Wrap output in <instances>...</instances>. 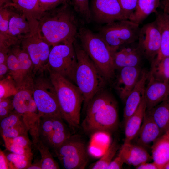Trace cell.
Masks as SVG:
<instances>
[{
    "mask_svg": "<svg viewBox=\"0 0 169 169\" xmlns=\"http://www.w3.org/2000/svg\"><path fill=\"white\" fill-rule=\"evenodd\" d=\"M56 91L61 117L74 131L79 126L82 95L77 86L65 77L48 69Z\"/></svg>",
    "mask_w": 169,
    "mask_h": 169,
    "instance_id": "cell-4",
    "label": "cell"
},
{
    "mask_svg": "<svg viewBox=\"0 0 169 169\" xmlns=\"http://www.w3.org/2000/svg\"><path fill=\"white\" fill-rule=\"evenodd\" d=\"M29 129L26 124L18 127L8 128L0 131L3 137L14 138L19 136H28Z\"/></svg>",
    "mask_w": 169,
    "mask_h": 169,
    "instance_id": "cell-39",
    "label": "cell"
},
{
    "mask_svg": "<svg viewBox=\"0 0 169 169\" xmlns=\"http://www.w3.org/2000/svg\"><path fill=\"white\" fill-rule=\"evenodd\" d=\"M147 79L148 83L144 92L146 110L167 100L169 97V80L156 79L149 73Z\"/></svg>",
    "mask_w": 169,
    "mask_h": 169,
    "instance_id": "cell-13",
    "label": "cell"
},
{
    "mask_svg": "<svg viewBox=\"0 0 169 169\" xmlns=\"http://www.w3.org/2000/svg\"><path fill=\"white\" fill-rule=\"evenodd\" d=\"M149 74L156 79L169 80V57L158 62L152 61Z\"/></svg>",
    "mask_w": 169,
    "mask_h": 169,
    "instance_id": "cell-29",
    "label": "cell"
},
{
    "mask_svg": "<svg viewBox=\"0 0 169 169\" xmlns=\"http://www.w3.org/2000/svg\"><path fill=\"white\" fill-rule=\"evenodd\" d=\"M142 56L137 45L136 47L123 46L113 54L115 69L126 67L138 66Z\"/></svg>",
    "mask_w": 169,
    "mask_h": 169,
    "instance_id": "cell-18",
    "label": "cell"
},
{
    "mask_svg": "<svg viewBox=\"0 0 169 169\" xmlns=\"http://www.w3.org/2000/svg\"><path fill=\"white\" fill-rule=\"evenodd\" d=\"M135 167L137 169H159L157 165L154 162L152 163L144 162Z\"/></svg>",
    "mask_w": 169,
    "mask_h": 169,
    "instance_id": "cell-45",
    "label": "cell"
},
{
    "mask_svg": "<svg viewBox=\"0 0 169 169\" xmlns=\"http://www.w3.org/2000/svg\"><path fill=\"white\" fill-rule=\"evenodd\" d=\"M10 8L2 5L0 8V44L11 47L17 44L18 39L11 36L9 32Z\"/></svg>",
    "mask_w": 169,
    "mask_h": 169,
    "instance_id": "cell-26",
    "label": "cell"
},
{
    "mask_svg": "<svg viewBox=\"0 0 169 169\" xmlns=\"http://www.w3.org/2000/svg\"><path fill=\"white\" fill-rule=\"evenodd\" d=\"M33 95L40 117L62 118L55 88L49 78L44 76V74L34 79Z\"/></svg>",
    "mask_w": 169,
    "mask_h": 169,
    "instance_id": "cell-7",
    "label": "cell"
},
{
    "mask_svg": "<svg viewBox=\"0 0 169 169\" xmlns=\"http://www.w3.org/2000/svg\"><path fill=\"white\" fill-rule=\"evenodd\" d=\"M9 71L7 62L0 64V78L2 79L3 76Z\"/></svg>",
    "mask_w": 169,
    "mask_h": 169,
    "instance_id": "cell-47",
    "label": "cell"
},
{
    "mask_svg": "<svg viewBox=\"0 0 169 169\" xmlns=\"http://www.w3.org/2000/svg\"><path fill=\"white\" fill-rule=\"evenodd\" d=\"M54 151L64 168L84 169L88 163L85 144L76 135H71Z\"/></svg>",
    "mask_w": 169,
    "mask_h": 169,
    "instance_id": "cell-8",
    "label": "cell"
},
{
    "mask_svg": "<svg viewBox=\"0 0 169 169\" xmlns=\"http://www.w3.org/2000/svg\"><path fill=\"white\" fill-rule=\"evenodd\" d=\"M146 112L152 117L161 132H165L169 128V103L164 101Z\"/></svg>",
    "mask_w": 169,
    "mask_h": 169,
    "instance_id": "cell-28",
    "label": "cell"
},
{
    "mask_svg": "<svg viewBox=\"0 0 169 169\" xmlns=\"http://www.w3.org/2000/svg\"><path fill=\"white\" fill-rule=\"evenodd\" d=\"M11 48L17 55L19 62V77L18 88L29 78L33 76V64L27 51L21 47L19 43L13 46Z\"/></svg>",
    "mask_w": 169,
    "mask_h": 169,
    "instance_id": "cell-24",
    "label": "cell"
},
{
    "mask_svg": "<svg viewBox=\"0 0 169 169\" xmlns=\"http://www.w3.org/2000/svg\"><path fill=\"white\" fill-rule=\"evenodd\" d=\"M0 169H9V163L6 156L3 151L0 150Z\"/></svg>",
    "mask_w": 169,
    "mask_h": 169,
    "instance_id": "cell-44",
    "label": "cell"
},
{
    "mask_svg": "<svg viewBox=\"0 0 169 169\" xmlns=\"http://www.w3.org/2000/svg\"><path fill=\"white\" fill-rule=\"evenodd\" d=\"M164 10L169 9V0H163Z\"/></svg>",
    "mask_w": 169,
    "mask_h": 169,
    "instance_id": "cell-49",
    "label": "cell"
},
{
    "mask_svg": "<svg viewBox=\"0 0 169 169\" xmlns=\"http://www.w3.org/2000/svg\"><path fill=\"white\" fill-rule=\"evenodd\" d=\"M86 110V116L82 125L86 132H107L117 127L118 123L117 103L112 95L105 89L94 96Z\"/></svg>",
    "mask_w": 169,
    "mask_h": 169,
    "instance_id": "cell-2",
    "label": "cell"
},
{
    "mask_svg": "<svg viewBox=\"0 0 169 169\" xmlns=\"http://www.w3.org/2000/svg\"><path fill=\"white\" fill-rule=\"evenodd\" d=\"M71 135L68 131L63 132L54 131L49 139L46 146L49 148H52L54 150L60 146Z\"/></svg>",
    "mask_w": 169,
    "mask_h": 169,
    "instance_id": "cell-38",
    "label": "cell"
},
{
    "mask_svg": "<svg viewBox=\"0 0 169 169\" xmlns=\"http://www.w3.org/2000/svg\"><path fill=\"white\" fill-rule=\"evenodd\" d=\"M137 46L143 56L152 62L156 58L161 45V34L156 20L141 28Z\"/></svg>",
    "mask_w": 169,
    "mask_h": 169,
    "instance_id": "cell-11",
    "label": "cell"
},
{
    "mask_svg": "<svg viewBox=\"0 0 169 169\" xmlns=\"http://www.w3.org/2000/svg\"><path fill=\"white\" fill-rule=\"evenodd\" d=\"M119 148L117 140H114L100 158L91 167L92 169H107Z\"/></svg>",
    "mask_w": 169,
    "mask_h": 169,
    "instance_id": "cell-31",
    "label": "cell"
},
{
    "mask_svg": "<svg viewBox=\"0 0 169 169\" xmlns=\"http://www.w3.org/2000/svg\"><path fill=\"white\" fill-rule=\"evenodd\" d=\"M124 162L121 157L118 156L110 163L107 169H120L123 168Z\"/></svg>",
    "mask_w": 169,
    "mask_h": 169,
    "instance_id": "cell-43",
    "label": "cell"
},
{
    "mask_svg": "<svg viewBox=\"0 0 169 169\" xmlns=\"http://www.w3.org/2000/svg\"><path fill=\"white\" fill-rule=\"evenodd\" d=\"M164 169H169V162L165 165L164 167Z\"/></svg>",
    "mask_w": 169,
    "mask_h": 169,
    "instance_id": "cell-51",
    "label": "cell"
},
{
    "mask_svg": "<svg viewBox=\"0 0 169 169\" xmlns=\"http://www.w3.org/2000/svg\"><path fill=\"white\" fill-rule=\"evenodd\" d=\"M138 66L126 67L120 69L115 88L120 98L125 101L140 76L141 72Z\"/></svg>",
    "mask_w": 169,
    "mask_h": 169,
    "instance_id": "cell-14",
    "label": "cell"
},
{
    "mask_svg": "<svg viewBox=\"0 0 169 169\" xmlns=\"http://www.w3.org/2000/svg\"><path fill=\"white\" fill-rule=\"evenodd\" d=\"M162 133L151 116L146 111L140 129L132 140L135 143L133 144L145 148L151 143H153Z\"/></svg>",
    "mask_w": 169,
    "mask_h": 169,
    "instance_id": "cell-15",
    "label": "cell"
},
{
    "mask_svg": "<svg viewBox=\"0 0 169 169\" xmlns=\"http://www.w3.org/2000/svg\"><path fill=\"white\" fill-rule=\"evenodd\" d=\"M4 5L12 6L24 14L34 30H37L38 20L43 14L39 0H17L14 3H8Z\"/></svg>",
    "mask_w": 169,
    "mask_h": 169,
    "instance_id": "cell-21",
    "label": "cell"
},
{
    "mask_svg": "<svg viewBox=\"0 0 169 169\" xmlns=\"http://www.w3.org/2000/svg\"><path fill=\"white\" fill-rule=\"evenodd\" d=\"M70 3L76 14L84 21L90 23L92 18L89 0H71Z\"/></svg>",
    "mask_w": 169,
    "mask_h": 169,
    "instance_id": "cell-34",
    "label": "cell"
},
{
    "mask_svg": "<svg viewBox=\"0 0 169 169\" xmlns=\"http://www.w3.org/2000/svg\"><path fill=\"white\" fill-rule=\"evenodd\" d=\"M27 169H42L40 160L32 163Z\"/></svg>",
    "mask_w": 169,
    "mask_h": 169,
    "instance_id": "cell-48",
    "label": "cell"
},
{
    "mask_svg": "<svg viewBox=\"0 0 169 169\" xmlns=\"http://www.w3.org/2000/svg\"><path fill=\"white\" fill-rule=\"evenodd\" d=\"M6 62L9 69V75L13 78L18 88L19 85V62L17 55L11 48Z\"/></svg>",
    "mask_w": 169,
    "mask_h": 169,
    "instance_id": "cell-35",
    "label": "cell"
},
{
    "mask_svg": "<svg viewBox=\"0 0 169 169\" xmlns=\"http://www.w3.org/2000/svg\"><path fill=\"white\" fill-rule=\"evenodd\" d=\"M153 143L152 158L159 169L169 162V128Z\"/></svg>",
    "mask_w": 169,
    "mask_h": 169,
    "instance_id": "cell-23",
    "label": "cell"
},
{
    "mask_svg": "<svg viewBox=\"0 0 169 169\" xmlns=\"http://www.w3.org/2000/svg\"><path fill=\"white\" fill-rule=\"evenodd\" d=\"M161 0H138L136 8L128 18L140 24L150 14L157 12Z\"/></svg>",
    "mask_w": 169,
    "mask_h": 169,
    "instance_id": "cell-25",
    "label": "cell"
},
{
    "mask_svg": "<svg viewBox=\"0 0 169 169\" xmlns=\"http://www.w3.org/2000/svg\"><path fill=\"white\" fill-rule=\"evenodd\" d=\"M18 88L13 78L9 75L0 81V99L14 96L17 92Z\"/></svg>",
    "mask_w": 169,
    "mask_h": 169,
    "instance_id": "cell-37",
    "label": "cell"
},
{
    "mask_svg": "<svg viewBox=\"0 0 169 169\" xmlns=\"http://www.w3.org/2000/svg\"><path fill=\"white\" fill-rule=\"evenodd\" d=\"M138 0H119V2L127 19L135 10Z\"/></svg>",
    "mask_w": 169,
    "mask_h": 169,
    "instance_id": "cell-42",
    "label": "cell"
},
{
    "mask_svg": "<svg viewBox=\"0 0 169 169\" xmlns=\"http://www.w3.org/2000/svg\"><path fill=\"white\" fill-rule=\"evenodd\" d=\"M146 110L144 94L136 111L125 122V140L124 143L131 142L139 131Z\"/></svg>",
    "mask_w": 169,
    "mask_h": 169,
    "instance_id": "cell-20",
    "label": "cell"
},
{
    "mask_svg": "<svg viewBox=\"0 0 169 169\" xmlns=\"http://www.w3.org/2000/svg\"><path fill=\"white\" fill-rule=\"evenodd\" d=\"M8 6L10 8L9 32L11 36L19 39L37 31L34 30L24 14L12 6Z\"/></svg>",
    "mask_w": 169,
    "mask_h": 169,
    "instance_id": "cell-19",
    "label": "cell"
},
{
    "mask_svg": "<svg viewBox=\"0 0 169 169\" xmlns=\"http://www.w3.org/2000/svg\"><path fill=\"white\" fill-rule=\"evenodd\" d=\"M167 101H168V103H169V97L168 100Z\"/></svg>",
    "mask_w": 169,
    "mask_h": 169,
    "instance_id": "cell-53",
    "label": "cell"
},
{
    "mask_svg": "<svg viewBox=\"0 0 169 169\" xmlns=\"http://www.w3.org/2000/svg\"><path fill=\"white\" fill-rule=\"evenodd\" d=\"M10 152L5 154L9 169H27L31 164L32 156Z\"/></svg>",
    "mask_w": 169,
    "mask_h": 169,
    "instance_id": "cell-32",
    "label": "cell"
},
{
    "mask_svg": "<svg viewBox=\"0 0 169 169\" xmlns=\"http://www.w3.org/2000/svg\"><path fill=\"white\" fill-rule=\"evenodd\" d=\"M73 44L62 43L52 47L49 57L48 70L74 83L77 59Z\"/></svg>",
    "mask_w": 169,
    "mask_h": 169,
    "instance_id": "cell-9",
    "label": "cell"
},
{
    "mask_svg": "<svg viewBox=\"0 0 169 169\" xmlns=\"http://www.w3.org/2000/svg\"><path fill=\"white\" fill-rule=\"evenodd\" d=\"M17 0H0V3L3 4H6L8 3H14Z\"/></svg>",
    "mask_w": 169,
    "mask_h": 169,
    "instance_id": "cell-50",
    "label": "cell"
},
{
    "mask_svg": "<svg viewBox=\"0 0 169 169\" xmlns=\"http://www.w3.org/2000/svg\"><path fill=\"white\" fill-rule=\"evenodd\" d=\"M19 43L31 58L33 64V74H43L48 70L51 46L40 36L37 31L19 38Z\"/></svg>",
    "mask_w": 169,
    "mask_h": 169,
    "instance_id": "cell-10",
    "label": "cell"
},
{
    "mask_svg": "<svg viewBox=\"0 0 169 169\" xmlns=\"http://www.w3.org/2000/svg\"><path fill=\"white\" fill-rule=\"evenodd\" d=\"M155 19L161 34V45L158 53L153 61L158 62L169 57V19L167 13L157 12Z\"/></svg>",
    "mask_w": 169,
    "mask_h": 169,
    "instance_id": "cell-22",
    "label": "cell"
},
{
    "mask_svg": "<svg viewBox=\"0 0 169 169\" xmlns=\"http://www.w3.org/2000/svg\"><path fill=\"white\" fill-rule=\"evenodd\" d=\"M10 48L0 47V64L6 62Z\"/></svg>",
    "mask_w": 169,
    "mask_h": 169,
    "instance_id": "cell-46",
    "label": "cell"
},
{
    "mask_svg": "<svg viewBox=\"0 0 169 169\" xmlns=\"http://www.w3.org/2000/svg\"><path fill=\"white\" fill-rule=\"evenodd\" d=\"M70 2L44 12L38 20L37 31L50 46L73 43L82 26Z\"/></svg>",
    "mask_w": 169,
    "mask_h": 169,
    "instance_id": "cell-1",
    "label": "cell"
},
{
    "mask_svg": "<svg viewBox=\"0 0 169 169\" xmlns=\"http://www.w3.org/2000/svg\"><path fill=\"white\" fill-rule=\"evenodd\" d=\"M129 19L117 21L101 27L98 34L113 54L120 48L138 40L141 28Z\"/></svg>",
    "mask_w": 169,
    "mask_h": 169,
    "instance_id": "cell-6",
    "label": "cell"
},
{
    "mask_svg": "<svg viewBox=\"0 0 169 169\" xmlns=\"http://www.w3.org/2000/svg\"><path fill=\"white\" fill-rule=\"evenodd\" d=\"M7 149L10 152L33 156L32 143L28 136H21L14 138L3 137Z\"/></svg>",
    "mask_w": 169,
    "mask_h": 169,
    "instance_id": "cell-27",
    "label": "cell"
},
{
    "mask_svg": "<svg viewBox=\"0 0 169 169\" xmlns=\"http://www.w3.org/2000/svg\"><path fill=\"white\" fill-rule=\"evenodd\" d=\"M164 11L166 12L167 13L168 16V17H169V9L164 10Z\"/></svg>",
    "mask_w": 169,
    "mask_h": 169,
    "instance_id": "cell-52",
    "label": "cell"
},
{
    "mask_svg": "<svg viewBox=\"0 0 169 169\" xmlns=\"http://www.w3.org/2000/svg\"><path fill=\"white\" fill-rule=\"evenodd\" d=\"M90 10L92 18L100 23L128 19L119 0H92Z\"/></svg>",
    "mask_w": 169,
    "mask_h": 169,
    "instance_id": "cell-12",
    "label": "cell"
},
{
    "mask_svg": "<svg viewBox=\"0 0 169 169\" xmlns=\"http://www.w3.org/2000/svg\"><path fill=\"white\" fill-rule=\"evenodd\" d=\"M149 72L143 70L139 79L125 101L123 118L125 122L136 111L139 106L144 94L146 84Z\"/></svg>",
    "mask_w": 169,
    "mask_h": 169,
    "instance_id": "cell-16",
    "label": "cell"
},
{
    "mask_svg": "<svg viewBox=\"0 0 169 169\" xmlns=\"http://www.w3.org/2000/svg\"><path fill=\"white\" fill-rule=\"evenodd\" d=\"M52 117L49 116L40 117L38 128L39 140L46 146L49 137L54 131Z\"/></svg>",
    "mask_w": 169,
    "mask_h": 169,
    "instance_id": "cell-33",
    "label": "cell"
},
{
    "mask_svg": "<svg viewBox=\"0 0 169 169\" xmlns=\"http://www.w3.org/2000/svg\"><path fill=\"white\" fill-rule=\"evenodd\" d=\"M36 147L39 151L41 156L40 160L42 169H58L59 167L49 151V148L39 140Z\"/></svg>",
    "mask_w": 169,
    "mask_h": 169,
    "instance_id": "cell-30",
    "label": "cell"
},
{
    "mask_svg": "<svg viewBox=\"0 0 169 169\" xmlns=\"http://www.w3.org/2000/svg\"><path fill=\"white\" fill-rule=\"evenodd\" d=\"M118 155L124 163L135 167L152 159L144 147L131 142L124 143Z\"/></svg>",
    "mask_w": 169,
    "mask_h": 169,
    "instance_id": "cell-17",
    "label": "cell"
},
{
    "mask_svg": "<svg viewBox=\"0 0 169 169\" xmlns=\"http://www.w3.org/2000/svg\"><path fill=\"white\" fill-rule=\"evenodd\" d=\"M78 38L81 46L108 81L114 78L115 69L113 55L106 44L98 34L82 26Z\"/></svg>",
    "mask_w": 169,
    "mask_h": 169,
    "instance_id": "cell-5",
    "label": "cell"
},
{
    "mask_svg": "<svg viewBox=\"0 0 169 169\" xmlns=\"http://www.w3.org/2000/svg\"><path fill=\"white\" fill-rule=\"evenodd\" d=\"M73 44L77 59L74 83L82 95L86 110L94 96L105 89L108 81L76 40Z\"/></svg>",
    "mask_w": 169,
    "mask_h": 169,
    "instance_id": "cell-3",
    "label": "cell"
},
{
    "mask_svg": "<svg viewBox=\"0 0 169 169\" xmlns=\"http://www.w3.org/2000/svg\"><path fill=\"white\" fill-rule=\"evenodd\" d=\"M25 124H26L23 115L14 110L8 116L0 121V131L5 129L15 127Z\"/></svg>",
    "mask_w": 169,
    "mask_h": 169,
    "instance_id": "cell-36",
    "label": "cell"
},
{
    "mask_svg": "<svg viewBox=\"0 0 169 169\" xmlns=\"http://www.w3.org/2000/svg\"><path fill=\"white\" fill-rule=\"evenodd\" d=\"M13 100L9 97L0 99V120L7 117L14 110Z\"/></svg>",
    "mask_w": 169,
    "mask_h": 169,
    "instance_id": "cell-40",
    "label": "cell"
},
{
    "mask_svg": "<svg viewBox=\"0 0 169 169\" xmlns=\"http://www.w3.org/2000/svg\"><path fill=\"white\" fill-rule=\"evenodd\" d=\"M69 2H70V0H39L40 8L43 13L45 11Z\"/></svg>",
    "mask_w": 169,
    "mask_h": 169,
    "instance_id": "cell-41",
    "label": "cell"
}]
</instances>
